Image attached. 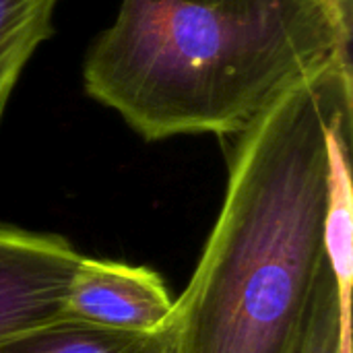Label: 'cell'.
I'll list each match as a JSON object with an SVG mask.
<instances>
[{"label": "cell", "mask_w": 353, "mask_h": 353, "mask_svg": "<svg viewBox=\"0 0 353 353\" xmlns=\"http://www.w3.org/2000/svg\"><path fill=\"white\" fill-rule=\"evenodd\" d=\"M174 314V300L157 271L81 256L64 316L114 331L149 333Z\"/></svg>", "instance_id": "obj_4"}, {"label": "cell", "mask_w": 353, "mask_h": 353, "mask_svg": "<svg viewBox=\"0 0 353 353\" xmlns=\"http://www.w3.org/2000/svg\"><path fill=\"white\" fill-rule=\"evenodd\" d=\"M300 353H337V294L329 267L319 281Z\"/></svg>", "instance_id": "obj_8"}, {"label": "cell", "mask_w": 353, "mask_h": 353, "mask_svg": "<svg viewBox=\"0 0 353 353\" xmlns=\"http://www.w3.org/2000/svg\"><path fill=\"white\" fill-rule=\"evenodd\" d=\"M350 43L329 0H122L83 79L147 141L238 137Z\"/></svg>", "instance_id": "obj_2"}, {"label": "cell", "mask_w": 353, "mask_h": 353, "mask_svg": "<svg viewBox=\"0 0 353 353\" xmlns=\"http://www.w3.org/2000/svg\"><path fill=\"white\" fill-rule=\"evenodd\" d=\"M58 2L0 0V122L29 58L54 33Z\"/></svg>", "instance_id": "obj_7"}, {"label": "cell", "mask_w": 353, "mask_h": 353, "mask_svg": "<svg viewBox=\"0 0 353 353\" xmlns=\"http://www.w3.org/2000/svg\"><path fill=\"white\" fill-rule=\"evenodd\" d=\"M341 14H352V0H329Z\"/></svg>", "instance_id": "obj_9"}, {"label": "cell", "mask_w": 353, "mask_h": 353, "mask_svg": "<svg viewBox=\"0 0 353 353\" xmlns=\"http://www.w3.org/2000/svg\"><path fill=\"white\" fill-rule=\"evenodd\" d=\"M0 353H176V331L172 319L157 331L130 333L62 316L0 343Z\"/></svg>", "instance_id": "obj_6"}, {"label": "cell", "mask_w": 353, "mask_h": 353, "mask_svg": "<svg viewBox=\"0 0 353 353\" xmlns=\"http://www.w3.org/2000/svg\"><path fill=\"white\" fill-rule=\"evenodd\" d=\"M352 130V58L341 52L236 137L219 217L174 300L176 353L302 352L327 269L331 157Z\"/></svg>", "instance_id": "obj_1"}, {"label": "cell", "mask_w": 353, "mask_h": 353, "mask_svg": "<svg viewBox=\"0 0 353 353\" xmlns=\"http://www.w3.org/2000/svg\"><path fill=\"white\" fill-rule=\"evenodd\" d=\"M352 213V132H347L333 149L325 219V254L337 294V353H353Z\"/></svg>", "instance_id": "obj_5"}, {"label": "cell", "mask_w": 353, "mask_h": 353, "mask_svg": "<svg viewBox=\"0 0 353 353\" xmlns=\"http://www.w3.org/2000/svg\"><path fill=\"white\" fill-rule=\"evenodd\" d=\"M81 256L58 234L0 225V343L64 316Z\"/></svg>", "instance_id": "obj_3"}]
</instances>
